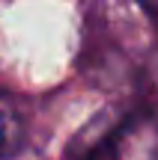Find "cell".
Wrapping results in <instances>:
<instances>
[{
  "label": "cell",
  "instance_id": "7a4b0ae2",
  "mask_svg": "<svg viewBox=\"0 0 158 160\" xmlns=\"http://www.w3.org/2000/svg\"><path fill=\"white\" fill-rule=\"evenodd\" d=\"M12 142V113L3 101H0V154L6 151V145Z\"/></svg>",
  "mask_w": 158,
  "mask_h": 160
},
{
  "label": "cell",
  "instance_id": "6da1fadb",
  "mask_svg": "<svg viewBox=\"0 0 158 160\" xmlns=\"http://www.w3.org/2000/svg\"><path fill=\"white\" fill-rule=\"evenodd\" d=\"M158 148L149 122H125L90 139L78 160H149Z\"/></svg>",
  "mask_w": 158,
  "mask_h": 160
}]
</instances>
